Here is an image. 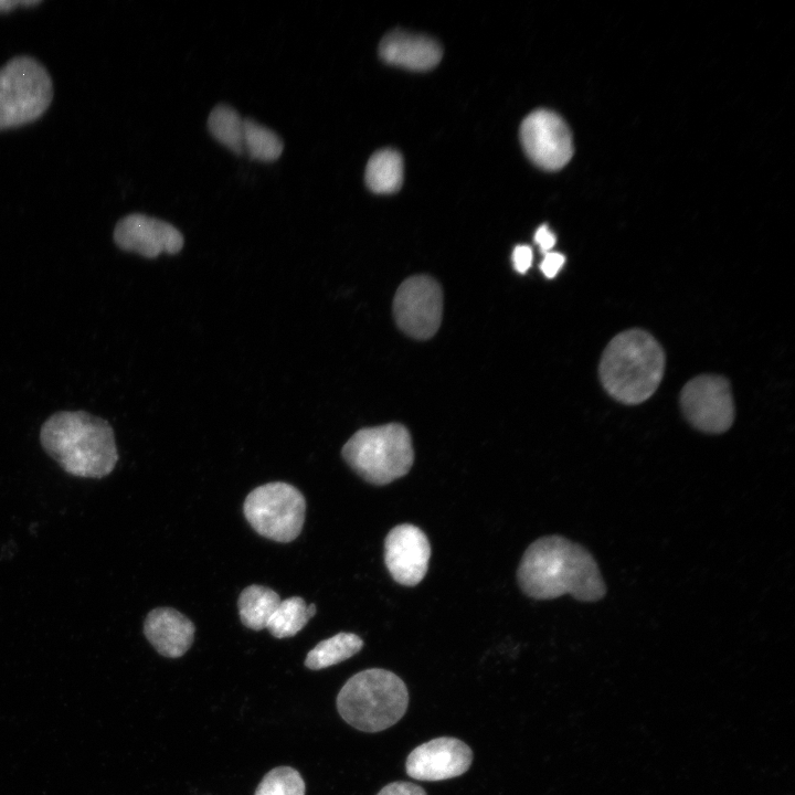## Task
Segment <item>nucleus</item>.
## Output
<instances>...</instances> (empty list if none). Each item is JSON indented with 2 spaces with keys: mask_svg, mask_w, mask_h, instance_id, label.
Segmentation results:
<instances>
[{
  "mask_svg": "<svg viewBox=\"0 0 795 795\" xmlns=\"http://www.w3.org/2000/svg\"><path fill=\"white\" fill-rule=\"evenodd\" d=\"M517 580L522 592L536 600L570 594L583 602L601 600L605 583L592 554L561 536L537 539L524 551Z\"/></svg>",
  "mask_w": 795,
  "mask_h": 795,
  "instance_id": "nucleus-1",
  "label": "nucleus"
},
{
  "mask_svg": "<svg viewBox=\"0 0 795 795\" xmlns=\"http://www.w3.org/2000/svg\"><path fill=\"white\" fill-rule=\"evenodd\" d=\"M40 441L46 454L72 476L103 478L118 460L112 426L84 411L51 415L41 427Z\"/></svg>",
  "mask_w": 795,
  "mask_h": 795,
  "instance_id": "nucleus-2",
  "label": "nucleus"
},
{
  "mask_svg": "<svg viewBox=\"0 0 795 795\" xmlns=\"http://www.w3.org/2000/svg\"><path fill=\"white\" fill-rule=\"evenodd\" d=\"M666 358L659 342L647 331L629 329L606 346L598 367L606 392L624 404L648 400L664 377Z\"/></svg>",
  "mask_w": 795,
  "mask_h": 795,
  "instance_id": "nucleus-3",
  "label": "nucleus"
},
{
  "mask_svg": "<svg viewBox=\"0 0 795 795\" xmlns=\"http://www.w3.org/2000/svg\"><path fill=\"white\" fill-rule=\"evenodd\" d=\"M336 703L348 724L373 733L402 719L409 706V691L394 672L371 668L350 677L340 689Z\"/></svg>",
  "mask_w": 795,
  "mask_h": 795,
  "instance_id": "nucleus-4",
  "label": "nucleus"
},
{
  "mask_svg": "<svg viewBox=\"0 0 795 795\" xmlns=\"http://www.w3.org/2000/svg\"><path fill=\"white\" fill-rule=\"evenodd\" d=\"M342 456L365 481L386 485L410 471L414 449L407 428L390 423L357 431L343 445Z\"/></svg>",
  "mask_w": 795,
  "mask_h": 795,
  "instance_id": "nucleus-5",
  "label": "nucleus"
},
{
  "mask_svg": "<svg viewBox=\"0 0 795 795\" xmlns=\"http://www.w3.org/2000/svg\"><path fill=\"white\" fill-rule=\"evenodd\" d=\"M53 95L51 75L41 62L29 55L10 59L0 68V130L35 121Z\"/></svg>",
  "mask_w": 795,
  "mask_h": 795,
  "instance_id": "nucleus-6",
  "label": "nucleus"
},
{
  "mask_svg": "<svg viewBox=\"0 0 795 795\" xmlns=\"http://www.w3.org/2000/svg\"><path fill=\"white\" fill-rule=\"evenodd\" d=\"M243 511L258 534L277 542H290L301 532L306 500L287 483H268L246 496Z\"/></svg>",
  "mask_w": 795,
  "mask_h": 795,
  "instance_id": "nucleus-7",
  "label": "nucleus"
},
{
  "mask_svg": "<svg viewBox=\"0 0 795 795\" xmlns=\"http://www.w3.org/2000/svg\"><path fill=\"white\" fill-rule=\"evenodd\" d=\"M443 293L436 279L427 275L412 276L398 288L393 315L398 327L407 336L425 340L439 328Z\"/></svg>",
  "mask_w": 795,
  "mask_h": 795,
  "instance_id": "nucleus-8",
  "label": "nucleus"
},
{
  "mask_svg": "<svg viewBox=\"0 0 795 795\" xmlns=\"http://www.w3.org/2000/svg\"><path fill=\"white\" fill-rule=\"evenodd\" d=\"M680 406L689 423L706 433H723L734 420V402L729 381L702 374L688 381L680 393Z\"/></svg>",
  "mask_w": 795,
  "mask_h": 795,
  "instance_id": "nucleus-9",
  "label": "nucleus"
},
{
  "mask_svg": "<svg viewBox=\"0 0 795 795\" xmlns=\"http://www.w3.org/2000/svg\"><path fill=\"white\" fill-rule=\"evenodd\" d=\"M520 139L528 157L545 170L561 169L573 155L568 125L558 114L547 109H538L524 118Z\"/></svg>",
  "mask_w": 795,
  "mask_h": 795,
  "instance_id": "nucleus-10",
  "label": "nucleus"
},
{
  "mask_svg": "<svg viewBox=\"0 0 795 795\" xmlns=\"http://www.w3.org/2000/svg\"><path fill=\"white\" fill-rule=\"evenodd\" d=\"M473 757L471 749L464 741L453 736H439L410 752L405 761V772L417 781L449 780L466 773Z\"/></svg>",
  "mask_w": 795,
  "mask_h": 795,
  "instance_id": "nucleus-11",
  "label": "nucleus"
},
{
  "mask_svg": "<svg viewBox=\"0 0 795 795\" xmlns=\"http://www.w3.org/2000/svg\"><path fill=\"white\" fill-rule=\"evenodd\" d=\"M430 556L428 539L414 524H399L385 537L384 562L393 580L401 585H417L427 572Z\"/></svg>",
  "mask_w": 795,
  "mask_h": 795,
  "instance_id": "nucleus-12",
  "label": "nucleus"
},
{
  "mask_svg": "<svg viewBox=\"0 0 795 795\" xmlns=\"http://www.w3.org/2000/svg\"><path fill=\"white\" fill-rule=\"evenodd\" d=\"M114 242L126 251L147 258L162 253L176 254L183 246L181 232L168 222L141 213L120 219L114 229Z\"/></svg>",
  "mask_w": 795,
  "mask_h": 795,
  "instance_id": "nucleus-13",
  "label": "nucleus"
},
{
  "mask_svg": "<svg viewBox=\"0 0 795 795\" xmlns=\"http://www.w3.org/2000/svg\"><path fill=\"white\" fill-rule=\"evenodd\" d=\"M193 623L177 610L158 607L148 613L144 634L162 656L178 658L188 651L193 642Z\"/></svg>",
  "mask_w": 795,
  "mask_h": 795,
  "instance_id": "nucleus-14",
  "label": "nucleus"
},
{
  "mask_svg": "<svg viewBox=\"0 0 795 795\" xmlns=\"http://www.w3.org/2000/svg\"><path fill=\"white\" fill-rule=\"evenodd\" d=\"M379 52L386 63L413 71L433 68L442 57V49L433 39L400 30L383 38Z\"/></svg>",
  "mask_w": 795,
  "mask_h": 795,
  "instance_id": "nucleus-15",
  "label": "nucleus"
},
{
  "mask_svg": "<svg viewBox=\"0 0 795 795\" xmlns=\"http://www.w3.org/2000/svg\"><path fill=\"white\" fill-rule=\"evenodd\" d=\"M280 601L279 595L267 586L253 584L245 587L237 602L241 622L254 630L266 628Z\"/></svg>",
  "mask_w": 795,
  "mask_h": 795,
  "instance_id": "nucleus-16",
  "label": "nucleus"
},
{
  "mask_svg": "<svg viewBox=\"0 0 795 795\" xmlns=\"http://www.w3.org/2000/svg\"><path fill=\"white\" fill-rule=\"evenodd\" d=\"M403 181V161L393 149L377 151L368 161L365 183L375 193H392Z\"/></svg>",
  "mask_w": 795,
  "mask_h": 795,
  "instance_id": "nucleus-17",
  "label": "nucleus"
},
{
  "mask_svg": "<svg viewBox=\"0 0 795 795\" xmlns=\"http://www.w3.org/2000/svg\"><path fill=\"white\" fill-rule=\"evenodd\" d=\"M363 647V640L353 633H339L319 642L306 656L305 666L324 669L349 659Z\"/></svg>",
  "mask_w": 795,
  "mask_h": 795,
  "instance_id": "nucleus-18",
  "label": "nucleus"
},
{
  "mask_svg": "<svg viewBox=\"0 0 795 795\" xmlns=\"http://www.w3.org/2000/svg\"><path fill=\"white\" fill-rule=\"evenodd\" d=\"M210 134L223 146L237 155L244 153V118L227 105L215 106L209 115Z\"/></svg>",
  "mask_w": 795,
  "mask_h": 795,
  "instance_id": "nucleus-19",
  "label": "nucleus"
},
{
  "mask_svg": "<svg viewBox=\"0 0 795 795\" xmlns=\"http://www.w3.org/2000/svg\"><path fill=\"white\" fill-rule=\"evenodd\" d=\"M244 153L251 159L274 161L283 152L282 139L265 126L251 118H244L243 136Z\"/></svg>",
  "mask_w": 795,
  "mask_h": 795,
  "instance_id": "nucleus-20",
  "label": "nucleus"
},
{
  "mask_svg": "<svg viewBox=\"0 0 795 795\" xmlns=\"http://www.w3.org/2000/svg\"><path fill=\"white\" fill-rule=\"evenodd\" d=\"M310 616L305 601L292 596L280 601L266 628L276 638L292 637L308 623Z\"/></svg>",
  "mask_w": 795,
  "mask_h": 795,
  "instance_id": "nucleus-21",
  "label": "nucleus"
},
{
  "mask_svg": "<svg viewBox=\"0 0 795 795\" xmlns=\"http://www.w3.org/2000/svg\"><path fill=\"white\" fill-rule=\"evenodd\" d=\"M305 782L290 766H277L265 774L255 795H305Z\"/></svg>",
  "mask_w": 795,
  "mask_h": 795,
  "instance_id": "nucleus-22",
  "label": "nucleus"
},
{
  "mask_svg": "<svg viewBox=\"0 0 795 795\" xmlns=\"http://www.w3.org/2000/svg\"><path fill=\"white\" fill-rule=\"evenodd\" d=\"M377 795H426V792L414 783L396 781L383 786Z\"/></svg>",
  "mask_w": 795,
  "mask_h": 795,
  "instance_id": "nucleus-23",
  "label": "nucleus"
},
{
  "mask_svg": "<svg viewBox=\"0 0 795 795\" xmlns=\"http://www.w3.org/2000/svg\"><path fill=\"white\" fill-rule=\"evenodd\" d=\"M564 256L556 252H549L545 253L541 264L540 269L548 278H553L559 271L562 268L564 264Z\"/></svg>",
  "mask_w": 795,
  "mask_h": 795,
  "instance_id": "nucleus-24",
  "label": "nucleus"
},
{
  "mask_svg": "<svg viewBox=\"0 0 795 795\" xmlns=\"http://www.w3.org/2000/svg\"><path fill=\"white\" fill-rule=\"evenodd\" d=\"M532 250L528 245H518L512 253L513 267L518 273H526L532 264Z\"/></svg>",
  "mask_w": 795,
  "mask_h": 795,
  "instance_id": "nucleus-25",
  "label": "nucleus"
},
{
  "mask_svg": "<svg viewBox=\"0 0 795 795\" xmlns=\"http://www.w3.org/2000/svg\"><path fill=\"white\" fill-rule=\"evenodd\" d=\"M534 242L543 253H549L555 244V236L547 225H541L534 234Z\"/></svg>",
  "mask_w": 795,
  "mask_h": 795,
  "instance_id": "nucleus-26",
  "label": "nucleus"
},
{
  "mask_svg": "<svg viewBox=\"0 0 795 795\" xmlns=\"http://www.w3.org/2000/svg\"><path fill=\"white\" fill-rule=\"evenodd\" d=\"M41 0H26V1H15V0H0V12H9L14 9V7L21 4V6H36L40 4Z\"/></svg>",
  "mask_w": 795,
  "mask_h": 795,
  "instance_id": "nucleus-27",
  "label": "nucleus"
},
{
  "mask_svg": "<svg viewBox=\"0 0 795 795\" xmlns=\"http://www.w3.org/2000/svg\"><path fill=\"white\" fill-rule=\"evenodd\" d=\"M316 611H317L316 605L314 603H311V604H309V606H307V612H308V615L310 616V618L316 614Z\"/></svg>",
  "mask_w": 795,
  "mask_h": 795,
  "instance_id": "nucleus-28",
  "label": "nucleus"
}]
</instances>
